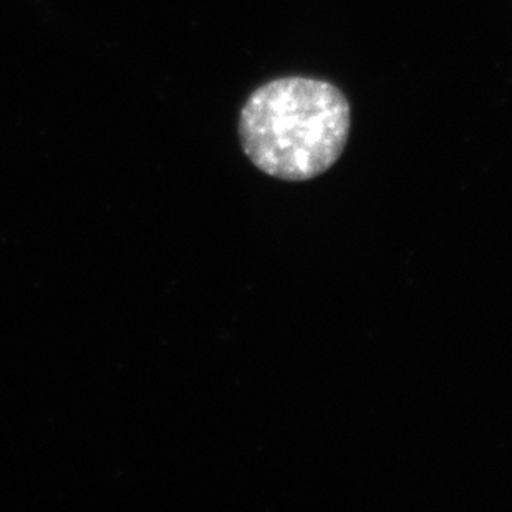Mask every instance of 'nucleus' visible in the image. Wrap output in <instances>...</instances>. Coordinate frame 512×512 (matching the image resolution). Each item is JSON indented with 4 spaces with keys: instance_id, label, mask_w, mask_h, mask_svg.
<instances>
[{
    "instance_id": "f257e3e1",
    "label": "nucleus",
    "mask_w": 512,
    "mask_h": 512,
    "mask_svg": "<svg viewBox=\"0 0 512 512\" xmlns=\"http://www.w3.org/2000/svg\"><path fill=\"white\" fill-rule=\"evenodd\" d=\"M352 125L340 88L317 78L264 83L239 116L242 150L257 170L281 181H310L339 161Z\"/></svg>"
}]
</instances>
